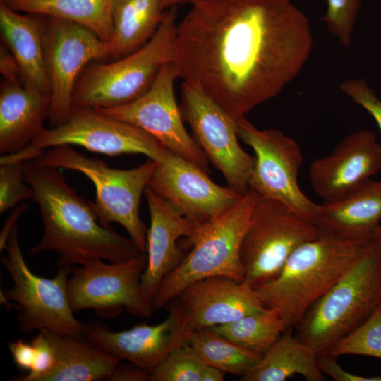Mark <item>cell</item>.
<instances>
[{
    "label": "cell",
    "mask_w": 381,
    "mask_h": 381,
    "mask_svg": "<svg viewBox=\"0 0 381 381\" xmlns=\"http://www.w3.org/2000/svg\"><path fill=\"white\" fill-rule=\"evenodd\" d=\"M187 342L206 365L219 369L225 374L242 377L262 356L210 327L192 331Z\"/></svg>",
    "instance_id": "28"
},
{
    "label": "cell",
    "mask_w": 381,
    "mask_h": 381,
    "mask_svg": "<svg viewBox=\"0 0 381 381\" xmlns=\"http://www.w3.org/2000/svg\"><path fill=\"white\" fill-rule=\"evenodd\" d=\"M176 28L175 13L164 11L157 31L143 47L111 63L87 66L76 83L73 107L108 109L143 95L161 68L173 61Z\"/></svg>",
    "instance_id": "6"
},
{
    "label": "cell",
    "mask_w": 381,
    "mask_h": 381,
    "mask_svg": "<svg viewBox=\"0 0 381 381\" xmlns=\"http://www.w3.org/2000/svg\"><path fill=\"white\" fill-rule=\"evenodd\" d=\"M183 121L209 162L241 195L249 190L255 158L238 143L235 119L197 86L183 82L179 105Z\"/></svg>",
    "instance_id": "12"
},
{
    "label": "cell",
    "mask_w": 381,
    "mask_h": 381,
    "mask_svg": "<svg viewBox=\"0 0 381 381\" xmlns=\"http://www.w3.org/2000/svg\"><path fill=\"white\" fill-rule=\"evenodd\" d=\"M238 136L255 153L249 189L278 200L313 220L318 204L301 190L298 176L303 158L298 143L277 129H259L245 116L235 119Z\"/></svg>",
    "instance_id": "11"
},
{
    "label": "cell",
    "mask_w": 381,
    "mask_h": 381,
    "mask_svg": "<svg viewBox=\"0 0 381 381\" xmlns=\"http://www.w3.org/2000/svg\"><path fill=\"white\" fill-rule=\"evenodd\" d=\"M8 348L15 364L20 369L30 371L33 367L35 351L30 343L18 339L8 344Z\"/></svg>",
    "instance_id": "37"
},
{
    "label": "cell",
    "mask_w": 381,
    "mask_h": 381,
    "mask_svg": "<svg viewBox=\"0 0 381 381\" xmlns=\"http://www.w3.org/2000/svg\"><path fill=\"white\" fill-rule=\"evenodd\" d=\"M22 162H0V213L27 200L35 202L32 188L25 184Z\"/></svg>",
    "instance_id": "32"
},
{
    "label": "cell",
    "mask_w": 381,
    "mask_h": 381,
    "mask_svg": "<svg viewBox=\"0 0 381 381\" xmlns=\"http://www.w3.org/2000/svg\"><path fill=\"white\" fill-rule=\"evenodd\" d=\"M44 53L50 87L48 119L54 127L68 118L75 85L83 70L93 60L110 56L111 45L83 25L48 17Z\"/></svg>",
    "instance_id": "14"
},
{
    "label": "cell",
    "mask_w": 381,
    "mask_h": 381,
    "mask_svg": "<svg viewBox=\"0 0 381 381\" xmlns=\"http://www.w3.org/2000/svg\"><path fill=\"white\" fill-rule=\"evenodd\" d=\"M83 339L149 372L174 348L186 342L190 333L179 305L155 325L142 323L120 332L97 321L83 323Z\"/></svg>",
    "instance_id": "17"
},
{
    "label": "cell",
    "mask_w": 381,
    "mask_h": 381,
    "mask_svg": "<svg viewBox=\"0 0 381 381\" xmlns=\"http://www.w3.org/2000/svg\"><path fill=\"white\" fill-rule=\"evenodd\" d=\"M103 260L71 267L67 291L72 310L92 309L101 318H111L124 308L134 316L150 318L155 310L152 302L140 283L147 262L146 253L121 262Z\"/></svg>",
    "instance_id": "10"
},
{
    "label": "cell",
    "mask_w": 381,
    "mask_h": 381,
    "mask_svg": "<svg viewBox=\"0 0 381 381\" xmlns=\"http://www.w3.org/2000/svg\"><path fill=\"white\" fill-rule=\"evenodd\" d=\"M30 144L44 150L60 145H78L108 156L141 154L159 162L167 148L140 128L96 109L72 107L67 120L50 128L44 127Z\"/></svg>",
    "instance_id": "13"
},
{
    "label": "cell",
    "mask_w": 381,
    "mask_h": 381,
    "mask_svg": "<svg viewBox=\"0 0 381 381\" xmlns=\"http://www.w3.org/2000/svg\"><path fill=\"white\" fill-rule=\"evenodd\" d=\"M0 1H1V2H4V1H6V0H0Z\"/></svg>",
    "instance_id": "44"
},
{
    "label": "cell",
    "mask_w": 381,
    "mask_h": 381,
    "mask_svg": "<svg viewBox=\"0 0 381 381\" xmlns=\"http://www.w3.org/2000/svg\"><path fill=\"white\" fill-rule=\"evenodd\" d=\"M0 71L5 80H21L18 65L13 54L4 44L1 46Z\"/></svg>",
    "instance_id": "39"
},
{
    "label": "cell",
    "mask_w": 381,
    "mask_h": 381,
    "mask_svg": "<svg viewBox=\"0 0 381 381\" xmlns=\"http://www.w3.org/2000/svg\"><path fill=\"white\" fill-rule=\"evenodd\" d=\"M50 96L21 80H4L0 91V152L16 153L43 128L48 118Z\"/></svg>",
    "instance_id": "23"
},
{
    "label": "cell",
    "mask_w": 381,
    "mask_h": 381,
    "mask_svg": "<svg viewBox=\"0 0 381 381\" xmlns=\"http://www.w3.org/2000/svg\"><path fill=\"white\" fill-rule=\"evenodd\" d=\"M318 353L302 342L292 329L286 330L260 360L241 377L242 381H284L301 375L308 381H322Z\"/></svg>",
    "instance_id": "25"
},
{
    "label": "cell",
    "mask_w": 381,
    "mask_h": 381,
    "mask_svg": "<svg viewBox=\"0 0 381 381\" xmlns=\"http://www.w3.org/2000/svg\"><path fill=\"white\" fill-rule=\"evenodd\" d=\"M177 24L178 78L236 119L274 97L313 48L306 16L291 0H200Z\"/></svg>",
    "instance_id": "1"
},
{
    "label": "cell",
    "mask_w": 381,
    "mask_h": 381,
    "mask_svg": "<svg viewBox=\"0 0 381 381\" xmlns=\"http://www.w3.org/2000/svg\"><path fill=\"white\" fill-rule=\"evenodd\" d=\"M161 0H114L110 56L118 59L143 47L159 28Z\"/></svg>",
    "instance_id": "26"
},
{
    "label": "cell",
    "mask_w": 381,
    "mask_h": 381,
    "mask_svg": "<svg viewBox=\"0 0 381 381\" xmlns=\"http://www.w3.org/2000/svg\"><path fill=\"white\" fill-rule=\"evenodd\" d=\"M381 303V251L372 241L353 265L306 311L296 337L318 354L329 353Z\"/></svg>",
    "instance_id": "4"
},
{
    "label": "cell",
    "mask_w": 381,
    "mask_h": 381,
    "mask_svg": "<svg viewBox=\"0 0 381 381\" xmlns=\"http://www.w3.org/2000/svg\"><path fill=\"white\" fill-rule=\"evenodd\" d=\"M150 217L147 234L146 267L140 278L145 296L152 302L165 278L186 254L178 244L181 238H190L196 226L177 208L148 187L144 190Z\"/></svg>",
    "instance_id": "20"
},
{
    "label": "cell",
    "mask_w": 381,
    "mask_h": 381,
    "mask_svg": "<svg viewBox=\"0 0 381 381\" xmlns=\"http://www.w3.org/2000/svg\"><path fill=\"white\" fill-rule=\"evenodd\" d=\"M210 328L262 356L286 330L279 312L268 308Z\"/></svg>",
    "instance_id": "29"
},
{
    "label": "cell",
    "mask_w": 381,
    "mask_h": 381,
    "mask_svg": "<svg viewBox=\"0 0 381 381\" xmlns=\"http://www.w3.org/2000/svg\"><path fill=\"white\" fill-rule=\"evenodd\" d=\"M373 241L381 251V225H380L375 230Z\"/></svg>",
    "instance_id": "43"
},
{
    "label": "cell",
    "mask_w": 381,
    "mask_h": 381,
    "mask_svg": "<svg viewBox=\"0 0 381 381\" xmlns=\"http://www.w3.org/2000/svg\"><path fill=\"white\" fill-rule=\"evenodd\" d=\"M28 203L23 202L19 206L13 208L8 217L0 234V250L6 248L9 235L16 225V222L20 215L28 208Z\"/></svg>",
    "instance_id": "40"
},
{
    "label": "cell",
    "mask_w": 381,
    "mask_h": 381,
    "mask_svg": "<svg viewBox=\"0 0 381 381\" xmlns=\"http://www.w3.org/2000/svg\"><path fill=\"white\" fill-rule=\"evenodd\" d=\"M381 169V145L375 133L362 130L342 139L333 152L315 159L308 176L324 202L336 200L371 179Z\"/></svg>",
    "instance_id": "18"
},
{
    "label": "cell",
    "mask_w": 381,
    "mask_h": 381,
    "mask_svg": "<svg viewBox=\"0 0 381 381\" xmlns=\"http://www.w3.org/2000/svg\"><path fill=\"white\" fill-rule=\"evenodd\" d=\"M258 198L249 189L231 210L186 238L184 247L191 249L163 279L152 301L155 310L177 298L189 285L206 278L226 277L243 282L240 247Z\"/></svg>",
    "instance_id": "5"
},
{
    "label": "cell",
    "mask_w": 381,
    "mask_h": 381,
    "mask_svg": "<svg viewBox=\"0 0 381 381\" xmlns=\"http://www.w3.org/2000/svg\"><path fill=\"white\" fill-rule=\"evenodd\" d=\"M47 18L44 15L21 13L0 4L1 38L18 65L22 81L50 96L44 53Z\"/></svg>",
    "instance_id": "22"
},
{
    "label": "cell",
    "mask_w": 381,
    "mask_h": 381,
    "mask_svg": "<svg viewBox=\"0 0 381 381\" xmlns=\"http://www.w3.org/2000/svg\"><path fill=\"white\" fill-rule=\"evenodd\" d=\"M23 172L44 225L42 238L29 255L54 251L59 254V267H72L97 259L121 262L143 253L131 238L99 223L93 203L80 197L59 169L31 159L23 162Z\"/></svg>",
    "instance_id": "2"
},
{
    "label": "cell",
    "mask_w": 381,
    "mask_h": 381,
    "mask_svg": "<svg viewBox=\"0 0 381 381\" xmlns=\"http://www.w3.org/2000/svg\"><path fill=\"white\" fill-rule=\"evenodd\" d=\"M1 263L13 280V286L1 291V302L19 311V328L28 333L43 329L83 339V322L74 316L68 297L67 282L71 267L61 266L55 277L47 278L33 273L27 265L20 245L16 225L6 246Z\"/></svg>",
    "instance_id": "8"
},
{
    "label": "cell",
    "mask_w": 381,
    "mask_h": 381,
    "mask_svg": "<svg viewBox=\"0 0 381 381\" xmlns=\"http://www.w3.org/2000/svg\"><path fill=\"white\" fill-rule=\"evenodd\" d=\"M340 88L356 104L371 115L381 131V100L367 82L361 78L351 79L343 82Z\"/></svg>",
    "instance_id": "35"
},
{
    "label": "cell",
    "mask_w": 381,
    "mask_h": 381,
    "mask_svg": "<svg viewBox=\"0 0 381 381\" xmlns=\"http://www.w3.org/2000/svg\"><path fill=\"white\" fill-rule=\"evenodd\" d=\"M206 366L186 341L150 370L151 381H202Z\"/></svg>",
    "instance_id": "31"
},
{
    "label": "cell",
    "mask_w": 381,
    "mask_h": 381,
    "mask_svg": "<svg viewBox=\"0 0 381 381\" xmlns=\"http://www.w3.org/2000/svg\"><path fill=\"white\" fill-rule=\"evenodd\" d=\"M329 353L358 355L381 359V303L356 328L340 339Z\"/></svg>",
    "instance_id": "30"
},
{
    "label": "cell",
    "mask_w": 381,
    "mask_h": 381,
    "mask_svg": "<svg viewBox=\"0 0 381 381\" xmlns=\"http://www.w3.org/2000/svg\"><path fill=\"white\" fill-rule=\"evenodd\" d=\"M327 11L322 20L329 30L345 46L351 44L360 0H326Z\"/></svg>",
    "instance_id": "33"
},
{
    "label": "cell",
    "mask_w": 381,
    "mask_h": 381,
    "mask_svg": "<svg viewBox=\"0 0 381 381\" xmlns=\"http://www.w3.org/2000/svg\"><path fill=\"white\" fill-rule=\"evenodd\" d=\"M200 167L169 150L147 186L201 228L231 210L243 195L212 181Z\"/></svg>",
    "instance_id": "16"
},
{
    "label": "cell",
    "mask_w": 381,
    "mask_h": 381,
    "mask_svg": "<svg viewBox=\"0 0 381 381\" xmlns=\"http://www.w3.org/2000/svg\"><path fill=\"white\" fill-rule=\"evenodd\" d=\"M224 375L225 373L219 369L207 365L202 381H222L224 380Z\"/></svg>",
    "instance_id": "41"
},
{
    "label": "cell",
    "mask_w": 381,
    "mask_h": 381,
    "mask_svg": "<svg viewBox=\"0 0 381 381\" xmlns=\"http://www.w3.org/2000/svg\"><path fill=\"white\" fill-rule=\"evenodd\" d=\"M313 221L320 230L371 242L381 221V181L370 179L336 200L318 205Z\"/></svg>",
    "instance_id": "21"
},
{
    "label": "cell",
    "mask_w": 381,
    "mask_h": 381,
    "mask_svg": "<svg viewBox=\"0 0 381 381\" xmlns=\"http://www.w3.org/2000/svg\"><path fill=\"white\" fill-rule=\"evenodd\" d=\"M178 297L190 332L226 324L266 308L254 288L226 277L198 281Z\"/></svg>",
    "instance_id": "19"
},
{
    "label": "cell",
    "mask_w": 381,
    "mask_h": 381,
    "mask_svg": "<svg viewBox=\"0 0 381 381\" xmlns=\"http://www.w3.org/2000/svg\"><path fill=\"white\" fill-rule=\"evenodd\" d=\"M34 346L35 358L33 367L25 375L20 376L19 381H44L53 370L56 357L53 346L45 329L39 331L30 341Z\"/></svg>",
    "instance_id": "34"
},
{
    "label": "cell",
    "mask_w": 381,
    "mask_h": 381,
    "mask_svg": "<svg viewBox=\"0 0 381 381\" xmlns=\"http://www.w3.org/2000/svg\"><path fill=\"white\" fill-rule=\"evenodd\" d=\"M46 331L56 362L44 381L107 380L119 363V358L85 339Z\"/></svg>",
    "instance_id": "24"
},
{
    "label": "cell",
    "mask_w": 381,
    "mask_h": 381,
    "mask_svg": "<svg viewBox=\"0 0 381 381\" xmlns=\"http://www.w3.org/2000/svg\"><path fill=\"white\" fill-rule=\"evenodd\" d=\"M337 358L329 353L317 355L318 365L323 375L336 381H381L380 376L365 377L345 370L337 363Z\"/></svg>",
    "instance_id": "36"
},
{
    "label": "cell",
    "mask_w": 381,
    "mask_h": 381,
    "mask_svg": "<svg viewBox=\"0 0 381 381\" xmlns=\"http://www.w3.org/2000/svg\"><path fill=\"white\" fill-rule=\"evenodd\" d=\"M107 380L110 381H149V371L133 363L120 364L116 366Z\"/></svg>",
    "instance_id": "38"
},
{
    "label": "cell",
    "mask_w": 381,
    "mask_h": 381,
    "mask_svg": "<svg viewBox=\"0 0 381 381\" xmlns=\"http://www.w3.org/2000/svg\"><path fill=\"white\" fill-rule=\"evenodd\" d=\"M198 1L200 0H161V8L163 11H165L166 8L178 4H190L193 5Z\"/></svg>",
    "instance_id": "42"
},
{
    "label": "cell",
    "mask_w": 381,
    "mask_h": 381,
    "mask_svg": "<svg viewBox=\"0 0 381 381\" xmlns=\"http://www.w3.org/2000/svg\"><path fill=\"white\" fill-rule=\"evenodd\" d=\"M114 0H6L14 11L44 15L83 25L110 43Z\"/></svg>",
    "instance_id": "27"
},
{
    "label": "cell",
    "mask_w": 381,
    "mask_h": 381,
    "mask_svg": "<svg viewBox=\"0 0 381 381\" xmlns=\"http://www.w3.org/2000/svg\"><path fill=\"white\" fill-rule=\"evenodd\" d=\"M319 234L311 219L282 202L258 197L240 247L243 282L255 288L270 281L298 247Z\"/></svg>",
    "instance_id": "9"
},
{
    "label": "cell",
    "mask_w": 381,
    "mask_h": 381,
    "mask_svg": "<svg viewBox=\"0 0 381 381\" xmlns=\"http://www.w3.org/2000/svg\"><path fill=\"white\" fill-rule=\"evenodd\" d=\"M177 75L173 61L159 70L149 89L123 105L96 109L151 135L164 147L208 173L209 160L186 131L174 92Z\"/></svg>",
    "instance_id": "15"
},
{
    "label": "cell",
    "mask_w": 381,
    "mask_h": 381,
    "mask_svg": "<svg viewBox=\"0 0 381 381\" xmlns=\"http://www.w3.org/2000/svg\"><path fill=\"white\" fill-rule=\"evenodd\" d=\"M35 159L42 165L75 170L86 176L95 186L93 205L99 223L107 228L114 222L121 225L139 250L147 252L148 229L140 217L139 205L157 162L149 159L138 167L117 169L67 145L49 148Z\"/></svg>",
    "instance_id": "7"
},
{
    "label": "cell",
    "mask_w": 381,
    "mask_h": 381,
    "mask_svg": "<svg viewBox=\"0 0 381 381\" xmlns=\"http://www.w3.org/2000/svg\"><path fill=\"white\" fill-rule=\"evenodd\" d=\"M370 243L320 229L318 237L291 255L274 278L254 289L266 308L279 312L286 330L292 329L308 308L353 267Z\"/></svg>",
    "instance_id": "3"
}]
</instances>
